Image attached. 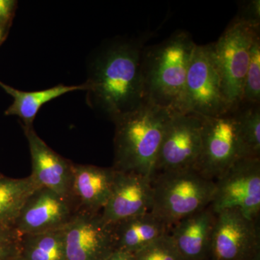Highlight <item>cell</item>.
<instances>
[{"instance_id": "23", "label": "cell", "mask_w": 260, "mask_h": 260, "mask_svg": "<svg viewBox=\"0 0 260 260\" xmlns=\"http://www.w3.org/2000/svg\"><path fill=\"white\" fill-rule=\"evenodd\" d=\"M136 260H184L170 234L135 253Z\"/></svg>"}, {"instance_id": "1", "label": "cell", "mask_w": 260, "mask_h": 260, "mask_svg": "<svg viewBox=\"0 0 260 260\" xmlns=\"http://www.w3.org/2000/svg\"><path fill=\"white\" fill-rule=\"evenodd\" d=\"M149 38L148 34L114 37L102 43L89 57L83 83L87 104L114 123L145 104L142 55Z\"/></svg>"}, {"instance_id": "14", "label": "cell", "mask_w": 260, "mask_h": 260, "mask_svg": "<svg viewBox=\"0 0 260 260\" xmlns=\"http://www.w3.org/2000/svg\"><path fill=\"white\" fill-rule=\"evenodd\" d=\"M23 130L30 149L32 162L30 176L41 187L47 188L61 196L73 200V162L48 146L32 126H23Z\"/></svg>"}, {"instance_id": "20", "label": "cell", "mask_w": 260, "mask_h": 260, "mask_svg": "<svg viewBox=\"0 0 260 260\" xmlns=\"http://www.w3.org/2000/svg\"><path fill=\"white\" fill-rule=\"evenodd\" d=\"M23 260H67L63 229L21 237Z\"/></svg>"}, {"instance_id": "12", "label": "cell", "mask_w": 260, "mask_h": 260, "mask_svg": "<svg viewBox=\"0 0 260 260\" xmlns=\"http://www.w3.org/2000/svg\"><path fill=\"white\" fill-rule=\"evenodd\" d=\"M78 210L73 199L39 186L24 203L14 227L21 235L64 229Z\"/></svg>"}, {"instance_id": "15", "label": "cell", "mask_w": 260, "mask_h": 260, "mask_svg": "<svg viewBox=\"0 0 260 260\" xmlns=\"http://www.w3.org/2000/svg\"><path fill=\"white\" fill-rule=\"evenodd\" d=\"M215 218L208 206L173 225L170 235L184 260H209Z\"/></svg>"}, {"instance_id": "5", "label": "cell", "mask_w": 260, "mask_h": 260, "mask_svg": "<svg viewBox=\"0 0 260 260\" xmlns=\"http://www.w3.org/2000/svg\"><path fill=\"white\" fill-rule=\"evenodd\" d=\"M258 37L259 25L246 22L237 15L218 40L213 43L224 97L232 112L242 104L251 48Z\"/></svg>"}, {"instance_id": "17", "label": "cell", "mask_w": 260, "mask_h": 260, "mask_svg": "<svg viewBox=\"0 0 260 260\" xmlns=\"http://www.w3.org/2000/svg\"><path fill=\"white\" fill-rule=\"evenodd\" d=\"M113 225L116 249L133 254L170 234L172 229V226L150 211Z\"/></svg>"}, {"instance_id": "8", "label": "cell", "mask_w": 260, "mask_h": 260, "mask_svg": "<svg viewBox=\"0 0 260 260\" xmlns=\"http://www.w3.org/2000/svg\"><path fill=\"white\" fill-rule=\"evenodd\" d=\"M210 207L215 214L237 210L259 219L260 158L241 159L215 180Z\"/></svg>"}, {"instance_id": "26", "label": "cell", "mask_w": 260, "mask_h": 260, "mask_svg": "<svg viewBox=\"0 0 260 260\" xmlns=\"http://www.w3.org/2000/svg\"><path fill=\"white\" fill-rule=\"evenodd\" d=\"M17 2L0 0V26L6 29L14 15Z\"/></svg>"}, {"instance_id": "16", "label": "cell", "mask_w": 260, "mask_h": 260, "mask_svg": "<svg viewBox=\"0 0 260 260\" xmlns=\"http://www.w3.org/2000/svg\"><path fill=\"white\" fill-rule=\"evenodd\" d=\"M72 195L78 210L101 213L112 192L114 168L73 164Z\"/></svg>"}, {"instance_id": "13", "label": "cell", "mask_w": 260, "mask_h": 260, "mask_svg": "<svg viewBox=\"0 0 260 260\" xmlns=\"http://www.w3.org/2000/svg\"><path fill=\"white\" fill-rule=\"evenodd\" d=\"M152 203L151 179L116 171L112 192L101 214L107 223L115 225L150 212Z\"/></svg>"}, {"instance_id": "6", "label": "cell", "mask_w": 260, "mask_h": 260, "mask_svg": "<svg viewBox=\"0 0 260 260\" xmlns=\"http://www.w3.org/2000/svg\"><path fill=\"white\" fill-rule=\"evenodd\" d=\"M251 158L238 127L234 111L203 117L202 148L195 170L215 181L236 162Z\"/></svg>"}, {"instance_id": "25", "label": "cell", "mask_w": 260, "mask_h": 260, "mask_svg": "<svg viewBox=\"0 0 260 260\" xmlns=\"http://www.w3.org/2000/svg\"><path fill=\"white\" fill-rule=\"evenodd\" d=\"M237 16L246 22L260 25L259 0H252L246 3L242 7Z\"/></svg>"}, {"instance_id": "21", "label": "cell", "mask_w": 260, "mask_h": 260, "mask_svg": "<svg viewBox=\"0 0 260 260\" xmlns=\"http://www.w3.org/2000/svg\"><path fill=\"white\" fill-rule=\"evenodd\" d=\"M234 114L249 155L260 158V104H242Z\"/></svg>"}, {"instance_id": "11", "label": "cell", "mask_w": 260, "mask_h": 260, "mask_svg": "<svg viewBox=\"0 0 260 260\" xmlns=\"http://www.w3.org/2000/svg\"><path fill=\"white\" fill-rule=\"evenodd\" d=\"M67 260H105L116 249L114 225L79 210L63 229Z\"/></svg>"}, {"instance_id": "28", "label": "cell", "mask_w": 260, "mask_h": 260, "mask_svg": "<svg viewBox=\"0 0 260 260\" xmlns=\"http://www.w3.org/2000/svg\"><path fill=\"white\" fill-rule=\"evenodd\" d=\"M5 32H6V29L2 28V27L0 26V44L3 42V39H4Z\"/></svg>"}, {"instance_id": "2", "label": "cell", "mask_w": 260, "mask_h": 260, "mask_svg": "<svg viewBox=\"0 0 260 260\" xmlns=\"http://www.w3.org/2000/svg\"><path fill=\"white\" fill-rule=\"evenodd\" d=\"M189 32L179 30L142 55L145 103L172 113L183 112L186 76L196 47Z\"/></svg>"}, {"instance_id": "27", "label": "cell", "mask_w": 260, "mask_h": 260, "mask_svg": "<svg viewBox=\"0 0 260 260\" xmlns=\"http://www.w3.org/2000/svg\"><path fill=\"white\" fill-rule=\"evenodd\" d=\"M105 260H136L135 254L129 251L116 249Z\"/></svg>"}, {"instance_id": "10", "label": "cell", "mask_w": 260, "mask_h": 260, "mask_svg": "<svg viewBox=\"0 0 260 260\" xmlns=\"http://www.w3.org/2000/svg\"><path fill=\"white\" fill-rule=\"evenodd\" d=\"M259 219L237 210L216 214L209 260H259Z\"/></svg>"}, {"instance_id": "9", "label": "cell", "mask_w": 260, "mask_h": 260, "mask_svg": "<svg viewBox=\"0 0 260 260\" xmlns=\"http://www.w3.org/2000/svg\"><path fill=\"white\" fill-rule=\"evenodd\" d=\"M203 120V116L192 113H172L162 136L155 174L194 169L201 152Z\"/></svg>"}, {"instance_id": "29", "label": "cell", "mask_w": 260, "mask_h": 260, "mask_svg": "<svg viewBox=\"0 0 260 260\" xmlns=\"http://www.w3.org/2000/svg\"><path fill=\"white\" fill-rule=\"evenodd\" d=\"M18 260H23V259H22L21 258H19V259Z\"/></svg>"}, {"instance_id": "18", "label": "cell", "mask_w": 260, "mask_h": 260, "mask_svg": "<svg viewBox=\"0 0 260 260\" xmlns=\"http://www.w3.org/2000/svg\"><path fill=\"white\" fill-rule=\"evenodd\" d=\"M0 87L13 98V104L5 112V115L19 116L23 120L24 126H32L38 112L46 103L70 92L85 90L84 84L72 86L60 84L46 90L32 92L19 90L1 81Z\"/></svg>"}, {"instance_id": "22", "label": "cell", "mask_w": 260, "mask_h": 260, "mask_svg": "<svg viewBox=\"0 0 260 260\" xmlns=\"http://www.w3.org/2000/svg\"><path fill=\"white\" fill-rule=\"evenodd\" d=\"M242 104H260V36L256 38L251 46Z\"/></svg>"}, {"instance_id": "3", "label": "cell", "mask_w": 260, "mask_h": 260, "mask_svg": "<svg viewBox=\"0 0 260 260\" xmlns=\"http://www.w3.org/2000/svg\"><path fill=\"white\" fill-rule=\"evenodd\" d=\"M172 114L145 103L116 121L112 167L117 172L133 173L152 179L162 136Z\"/></svg>"}, {"instance_id": "7", "label": "cell", "mask_w": 260, "mask_h": 260, "mask_svg": "<svg viewBox=\"0 0 260 260\" xmlns=\"http://www.w3.org/2000/svg\"><path fill=\"white\" fill-rule=\"evenodd\" d=\"M230 112L224 97L213 43L197 44L186 76L182 113L216 117Z\"/></svg>"}, {"instance_id": "19", "label": "cell", "mask_w": 260, "mask_h": 260, "mask_svg": "<svg viewBox=\"0 0 260 260\" xmlns=\"http://www.w3.org/2000/svg\"><path fill=\"white\" fill-rule=\"evenodd\" d=\"M38 187L31 176L13 179L0 174V224L14 225L24 203Z\"/></svg>"}, {"instance_id": "4", "label": "cell", "mask_w": 260, "mask_h": 260, "mask_svg": "<svg viewBox=\"0 0 260 260\" xmlns=\"http://www.w3.org/2000/svg\"><path fill=\"white\" fill-rule=\"evenodd\" d=\"M150 212L173 226L188 215L210 206L215 181L194 169L155 174L151 179Z\"/></svg>"}, {"instance_id": "24", "label": "cell", "mask_w": 260, "mask_h": 260, "mask_svg": "<svg viewBox=\"0 0 260 260\" xmlns=\"http://www.w3.org/2000/svg\"><path fill=\"white\" fill-rule=\"evenodd\" d=\"M21 237L14 225L0 224V260H18L20 257Z\"/></svg>"}]
</instances>
